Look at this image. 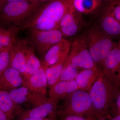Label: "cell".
I'll return each instance as SVG.
<instances>
[{
    "mask_svg": "<svg viewBox=\"0 0 120 120\" xmlns=\"http://www.w3.org/2000/svg\"><path fill=\"white\" fill-rule=\"evenodd\" d=\"M86 35L91 56L101 71L102 63L116 42L106 34L98 25L91 26Z\"/></svg>",
    "mask_w": 120,
    "mask_h": 120,
    "instance_id": "5b68a950",
    "label": "cell"
},
{
    "mask_svg": "<svg viewBox=\"0 0 120 120\" xmlns=\"http://www.w3.org/2000/svg\"><path fill=\"white\" fill-rule=\"evenodd\" d=\"M62 117L61 120H97L99 118L96 117H86L73 115H69Z\"/></svg>",
    "mask_w": 120,
    "mask_h": 120,
    "instance_id": "4316f807",
    "label": "cell"
},
{
    "mask_svg": "<svg viewBox=\"0 0 120 120\" xmlns=\"http://www.w3.org/2000/svg\"><path fill=\"white\" fill-rule=\"evenodd\" d=\"M55 120L53 118H50V117H47L45 118H24L22 120Z\"/></svg>",
    "mask_w": 120,
    "mask_h": 120,
    "instance_id": "f1b7e54d",
    "label": "cell"
},
{
    "mask_svg": "<svg viewBox=\"0 0 120 120\" xmlns=\"http://www.w3.org/2000/svg\"><path fill=\"white\" fill-rule=\"evenodd\" d=\"M30 44L40 56H44L53 46L63 39L58 30H30Z\"/></svg>",
    "mask_w": 120,
    "mask_h": 120,
    "instance_id": "52a82bcc",
    "label": "cell"
},
{
    "mask_svg": "<svg viewBox=\"0 0 120 120\" xmlns=\"http://www.w3.org/2000/svg\"><path fill=\"white\" fill-rule=\"evenodd\" d=\"M23 76L17 70L9 67L0 78V90L9 91L22 86Z\"/></svg>",
    "mask_w": 120,
    "mask_h": 120,
    "instance_id": "9a60e30c",
    "label": "cell"
},
{
    "mask_svg": "<svg viewBox=\"0 0 120 120\" xmlns=\"http://www.w3.org/2000/svg\"><path fill=\"white\" fill-rule=\"evenodd\" d=\"M46 0H7L0 6V24L19 27L23 25Z\"/></svg>",
    "mask_w": 120,
    "mask_h": 120,
    "instance_id": "3957f363",
    "label": "cell"
},
{
    "mask_svg": "<svg viewBox=\"0 0 120 120\" xmlns=\"http://www.w3.org/2000/svg\"><path fill=\"white\" fill-rule=\"evenodd\" d=\"M79 22L59 28L58 30L63 37H70L76 34L79 29Z\"/></svg>",
    "mask_w": 120,
    "mask_h": 120,
    "instance_id": "d4e9b609",
    "label": "cell"
},
{
    "mask_svg": "<svg viewBox=\"0 0 120 120\" xmlns=\"http://www.w3.org/2000/svg\"><path fill=\"white\" fill-rule=\"evenodd\" d=\"M79 72V68L65 62L58 80L55 84L60 82H69L75 80Z\"/></svg>",
    "mask_w": 120,
    "mask_h": 120,
    "instance_id": "603a6c76",
    "label": "cell"
},
{
    "mask_svg": "<svg viewBox=\"0 0 120 120\" xmlns=\"http://www.w3.org/2000/svg\"><path fill=\"white\" fill-rule=\"evenodd\" d=\"M97 120H107V118H103V117H102V118H98Z\"/></svg>",
    "mask_w": 120,
    "mask_h": 120,
    "instance_id": "1f68e13d",
    "label": "cell"
},
{
    "mask_svg": "<svg viewBox=\"0 0 120 120\" xmlns=\"http://www.w3.org/2000/svg\"><path fill=\"white\" fill-rule=\"evenodd\" d=\"M28 39H18L11 46L10 67L23 76L26 69V59L30 46Z\"/></svg>",
    "mask_w": 120,
    "mask_h": 120,
    "instance_id": "9c48e42d",
    "label": "cell"
},
{
    "mask_svg": "<svg viewBox=\"0 0 120 120\" xmlns=\"http://www.w3.org/2000/svg\"><path fill=\"white\" fill-rule=\"evenodd\" d=\"M101 2V1L98 0H73V4L79 13L86 15L96 11Z\"/></svg>",
    "mask_w": 120,
    "mask_h": 120,
    "instance_id": "7402d4cb",
    "label": "cell"
},
{
    "mask_svg": "<svg viewBox=\"0 0 120 120\" xmlns=\"http://www.w3.org/2000/svg\"><path fill=\"white\" fill-rule=\"evenodd\" d=\"M72 4V0H46L23 25L17 27L18 32L58 30L61 20Z\"/></svg>",
    "mask_w": 120,
    "mask_h": 120,
    "instance_id": "6da1fadb",
    "label": "cell"
},
{
    "mask_svg": "<svg viewBox=\"0 0 120 120\" xmlns=\"http://www.w3.org/2000/svg\"><path fill=\"white\" fill-rule=\"evenodd\" d=\"M19 33L17 27L0 24V44L4 48L12 46Z\"/></svg>",
    "mask_w": 120,
    "mask_h": 120,
    "instance_id": "d6986e66",
    "label": "cell"
},
{
    "mask_svg": "<svg viewBox=\"0 0 120 120\" xmlns=\"http://www.w3.org/2000/svg\"><path fill=\"white\" fill-rule=\"evenodd\" d=\"M19 106L12 101L8 91L0 90V109L7 118H12L19 111L20 109Z\"/></svg>",
    "mask_w": 120,
    "mask_h": 120,
    "instance_id": "ac0fdd59",
    "label": "cell"
},
{
    "mask_svg": "<svg viewBox=\"0 0 120 120\" xmlns=\"http://www.w3.org/2000/svg\"><path fill=\"white\" fill-rule=\"evenodd\" d=\"M65 62L83 69L99 68L91 56L86 34L74 39Z\"/></svg>",
    "mask_w": 120,
    "mask_h": 120,
    "instance_id": "8992f818",
    "label": "cell"
},
{
    "mask_svg": "<svg viewBox=\"0 0 120 120\" xmlns=\"http://www.w3.org/2000/svg\"><path fill=\"white\" fill-rule=\"evenodd\" d=\"M68 56L64 57L56 64L45 69L47 77L48 87L49 88L53 86L58 80Z\"/></svg>",
    "mask_w": 120,
    "mask_h": 120,
    "instance_id": "44dd1931",
    "label": "cell"
},
{
    "mask_svg": "<svg viewBox=\"0 0 120 120\" xmlns=\"http://www.w3.org/2000/svg\"><path fill=\"white\" fill-rule=\"evenodd\" d=\"M63 102L57 114L61 117L73 115L90 117L98 116L89 92L79 89L62 100Z\"/></svg>",
    "mask_w": 120,
    "mask_h": 120,
    "instance_id": "277c9868",
    "label": "cell"
},
{
    "mask_svg": "<svg viewBox=\"0 0 120 120\" xmlns=\"http://www.w3.org/2000/svg\"><path fill=\"white\" fill-rule=\"evenodd\" d=\"M103 75L120 89V39L102 63Z\"/></svg>",
    "mask_w": 120,
    "mask_h": 120,
    "instance_id": "ba28073f",
    "label": "cell"
},
{
    "mask_svg": "<svg viewBox=\"0 0 120 120\" xmlns=\"http://www.w3.org/2000/svg\"><path fill=\"white\" fill-rule=\"evenodd\" d=\"M11 46L6 47L0 52V78L10 67Z\"/></svg>",
    "mask_w": 120,
    "mask_h": 120,
    "instance_id": "cb8c5ba5",
    "label": "cell"
},
{
    "mask_svg": "<svg viewBox=\"0 0 120 120\" xmlns=\"http://www.w3.org/2000/svg\"><path fill=\"white\" fill-rule=\"evenodd\" d=\"M120 115V93L117 98L116 99L115 103V109L114 112V116ZM113 116V117H114Z\"/></svg>",
    "mask_w": 120,
    "mask_h": 120,
    "instance_id": "83f0119b",
    "label": "cell"
},
{
    "mask_svg": "<svg viewBox=\"0 0 120 120\" xmlns=\"http://www.w3.org/2000/svg\"><path fill=\"white\" fill-rule=\"evenodd\" d=\"M12 101L17 105L30 103L34 107L46 102L49 98L42 97L32 93L26 87L22 86L9 92Z\"/></svg>",
    "mask_w": 120,
    "mask_h": 120,
    "instance_id": "7c38bea8",
    "label": "cell"
},
{
    "mask_svg": "<svg viewBox=\"0 0 120 120\" xmlns=\"http://www.w3.org/2000/svg\"><path fill=\"white\" fill-rule=\"evenodd\" d=\"M71 42L63 38L53 46L43 57L42 65L45 69L56 64L60 60L68 56L71 49Z\"/></svg>",
    "mask_w": 120,
    "mask_h": 120,
    "instance_id": "8fae6325",
    "label": "cell"
},
{
    "mask_svg": "<svg viewBox=\"0 0 120 120\" xmlns=\"http://www.w3.org/2000/svg\"><path fill=\"white\" fill-rule=\"evenodd\" d=\"M22 86L35 94L47 97L48 83L45 69L42 67L28 79L24 80Z\"/></svg>",
    "mask_w": 120,
    "mask_h": 120,
    "instance_id": "4fadbf2b",
    "label": "cell"
},
{
    "mask_svg": "<svg viewBox=\"0 0 120 120\" xmlns=\"http://www.w3.org/2000/svg\"><path fill=\"white\" fill-rule=\"evenodd\" d=\"M99 27L112 39L120 38V23L114 17L111 1H108L104 8L99 21Z\"/></svg>",
    "mask_w": 120,
    "mask_h": 120,
    "instance_id": "30bf717a",
    "label": "cell"
},
{
    "mask_svg": "<svg viewBox=\"0 0 120 120\" xmlns=\"http://www.w3.org/2000/svg\"><path fill=\"white\" fill-rule=\"evenodd\" d=\"M111 5L114 17L120 23V0L111 1Z\"/></svg>",
    "mask_w": 120,
    "mask_h": 120,
    "instance_id": "484cf974",
    "label": "cell"
},
{
    "mask_svg": "<svg viewBox=\"0 0 120 120\" xmlns=\"http://www.w3.org/2000/svg\"><path fill=\"white\" fill-rule=\"evenodd\" d=\"M110 120H120V115L113 117L110 118Z\"/></svg>",
    "mask_w": 120,
    "mask_h": 120,
    "instance_id": "4dcf8cb0",
    "label": "cell"
},
{
    "mask_svg": "<svg viewBox=\"0 0 120 120\" xmlns=\"http://www.w3.org/2000/svg\"><path fill=\"white\" fill-rule=\"evenodd\" d=\"M58 103L49 98L46 102L24 112L20 120L27 118H45L50 116L55 119L57 112Z\"/></svg>",
    "mask_w": 120,
    "mask_h": 120,
    "instance_id": "5bb4252c",
    "label": "cell"
},
{
    "mask_svg": "<svg viewBox=\"0 0 120 120\" xmlns=\"http://www.w3.org/2000/svg\"><path fill=\"white\" fill-rule=\"evenodd\" d=\"M75 80L60 82L50 88L49 98L58 103L72 92L79 90Z\"/></svg>",
    "mask_w": 120,
    "mask_h": 120,
    "instance_id": "2e32d148",
    "label": "cell"
},
{
    "mask_svg": "<svg viewBox=\"0 0 120 120\" xmlns=\"http://www.w3.org/2000/svg\"><path fill=\"white\" fill-rule=\"evenodd\" d=\"M5 0H0V6L4 2Z\"/></svg>",
    "mask_w": 120,
    "mask_h": 120,
    "instance_id": "d6a6232c",
    "label": "cell"
},
{
    "mask_svg": "<svg viewBox=\"0 0 120 120\" xmlns=\"http://www.w3.org/2000/svg\"><path fill=\"white\" fill-rule=\"evenodd\" d=\"M42 67L41 62L35 54L34 49L30 46L26 59V69L23 75L24 80L28 79Z\"/></svg>",
    "mask_w": 120,
    "mask_h": 120,
    "instance_id": "ffe728a7",
    "label": "cell"
},
{
    "mask_svg": "<svg viewBox=\"0 0 120 120\" xmlns=\"http://www.w3.org/2000/svg\"><path fill=\"white\" fill-rule=\"evenodd\" d=\"M7 119L6 115L0 109V120H7Z\"/></svg>",
    "mask_w": 120,
    "mask_h": 120,
    "instance_id": "f546056e",
    "label": "cell"
},
{
    "mask_svg": "<svg viewBox=\"0 0 120 120\" xmlns=\"http://www.w3.org/2000/svg\"><path fill=\"white\" fill-rule=\"evenodd\" d=\"M101 71L99 68L83 69L75 79L79 89L89 92Z\"/></svg>",
    "mask_w": 120,
    "mask_h": 120,
    "instance_id": "e0dca14e",
    "label": "cell"
},
{
    "mask_svg": "<svg viewBox=\"0 0 120 120\" xmlns=\"http://www.w3.org/2000/svg\"><path fill=\"white\" fill-rule=\"evenodd\" d=\"M120 89L101 72L89 92L96 112L100 118H111Z\"/></svg>",
    "mask_w": 120,
    "mask_h": 120,
    "instance_id": "7a4b0ae2",
    "label": "cell"
}]
</instances>
